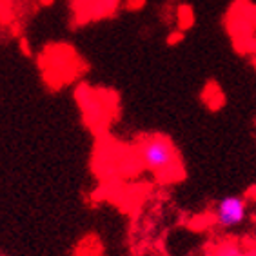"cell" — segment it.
<instances>
[{
	"instance_id": "6da1fadb",
	"label": "cell",
	"mask_w": 256,
	"mask_h": 256,
	"mask_svg": "<svg viewBox=\"0 0 256 256\" xmlns=\"http://www.w3.org/2000/svg\"><path fill=\"white\" fill-rule=\"evenodd\" d=\"M140 160L153 174L166 180L176 178V172H180L178 153L168 138H146L140 146Z\"/></svg>"
},
{
	"instance_id": "7a4b0ae2",
	"label": "cell",
	"mask_w": 256,
	"mask_h": 256,
	"mask_svg": "<svg viewBox=\"0 0 256 256\" xmlns=\"http://www.w3.org/2000/svg\"><path fill=\"white\" fill-rule=\"evenodd\" d=\"M249 216V204L244 196L227 194L218 198L212 206V220L222 229H232L244 224Z\"/></svg>"
},
{
	"instance_id": "3957f363",
	"label": "cell",
	"mask_w": 256,
	"mask_h": 256,
	"mask_svg": "<svg viewBox=\"0 0 256 256\" xmlns=\"http://www.w3.org/2000/svg\"><path fill=\"white\" fill-rule=\"evenodd\" d=\"M209 256H247V251L242 249V246L234 240H224L218 242L212 247Z\"/></svg>"
},
{
	"instance_id": "277c9868",
	"label": "cell",
	"mask_w": 256,
	"mask_h": 256,
	"mask_svg": "<svg viewBox=\"0 0 256 256\" xmlns=\"http://www.w3.org/2000/svg\"><path fill=\"white\" fill-rule=\"evenodd\" d=\"M247 256H256V251H247Z\"/></svg>"
}]
</instances>
